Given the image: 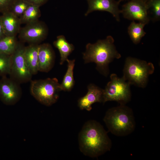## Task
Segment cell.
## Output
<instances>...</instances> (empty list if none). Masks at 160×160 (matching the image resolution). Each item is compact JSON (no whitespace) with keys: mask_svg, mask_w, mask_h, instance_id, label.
<instances>
[{"mask_svg":"<svg viewBox=\"0 0 160 160\" xmlns=\"http://www.w3.org/2000/svg\"><path fill=\"white\" fill-rule=\"evenodd\" d=\"M1 17L5 35L16 36L21 28L20 18L10 11L2 14Z\"/></svg>","mask_w":160,"mask_h":160,"instance_id":"obj_14","label":"cell"},{"mask_svg":"<svg viewBox=\"0 0 160 160\" xmlns=\"http://www.w3.org/2000/svg\"><path fill=\"white\" fill-rule=\"evenodd\" d=\"M55 55L51 45L48 43L39 44L38 52V71L48 72L53 67Z\"/></svg>","mask_w":160,"mask_h":160,"instance_id":"obj_12","label":"cell"},{"mask_svg":"<svg viewBox=\"0 0 160 160\" xmlns=\"http://www.w3.org/2000/svg\"><path fill=\"white\" fill-rule=\"evenodd\" d=\"M15 0H0V12L3 14L10 11Z\"/></svg>","mask_w":160,"mask_h":160,"instance_id":"obj_24","label":"cell"},{"mask_svg":"<svg viewBox=\"0 0 160 160\" xmlns=\"http://www.w3.org/2000/svg\"><path fill=\"white\" fill-rule=\"evenodd\" d=\"M11 63V55L0 53V76L3 77L9 75Z\"/></svg>","mask_w":160,"mask_h":160,"instance_id":"obj_21","label":"cell"},{"mask_svg":"<svg viewBox=\"0 0 160 160\" xmlns=\"http://www.w3.org/2000/svg\"><path fill=\"white\" fill-rule=\"evenodd\" d=\"M30 4L25 0H15L12 7L10 12L20 17Z\"/></svg>","mask_w":160,"mask_h":160,"instance_id":"obj_22","label":"cell"},{"mask_svg":"<svg viewBox=\"0 0 160 160\" xmlns=\"http://www.w3.org/2000/svg\"><path fill=\"white\" fill-rule=\"evenodd\" d=\"M145 24L139 22L136 23L133 21L128 28V33L132 42L135 44H137L142 38L145 36L146 33L144 28Z\"/></svg>","mask_w":160,"mask_h":160,"instance_id":"obj_18","label":"cell"},{"mask_svg":"<svg viewBox=\"0 0 160 160\" xmlns=\"http://www.w3.org/2000/svg\"><path fill=\"white\" fill-rule=\"evenodd\" d=\"M154 67L151 63L131 57L125 60L123 70V78L130 84L145 88L148 77L154 72Z\"/></svg>","mask_w":160,"mask_h":160,"instance_id":"obj_4","label":"cell"},{"mask_svg":"<svg viewBox=\"0 0 160 160\" xmlns=\"http://www.w3.org/2000/svg\"><path fill=\"white\" fill-rule=\"evenodd\" d=\"M88 91L84 96L78 101V105L80 109L90 111L92 105L95 103L103 102V89L93 84L87 86Z\"/></svg>","mask_w":160,"mask_h":160,"instance_id":"obj_13","label":"cell"},{"mask_svg":"<svg viewBox=\"0 0 160 160\" xmlns=\"http://www.w3.org/2000/svg\"><path fill=\"white\" fill-rule=\"evenodd\" d=\"M88 8L85 15L95 11H106L112 15L116 20H120L121 10L119 8L120 1L116 0H87Z\"/></svg>","mask_w":160,"mask_h":160,"instance_id":"obj_11","label":"cell"},{"mask_svg":"<svg viewBox=\"0 0 160 160\" xmlns=\"http://www.w3.org/2000/svg\"><path fill=\"white\" fill-rule=\"evenodd\" d=\"M108 131L116 136H126L135 130L136 123L132 109L119 105L109 109L103 118Z\"/></svg>","mask_w":160,"mask_h":160,"instance_id":"obj_3","label":"cell"},{"mask_svg":"<svg viewBox=\"0 0 160 160\" xmlns=\"http://www.w3.org/2000/svg\"><path fill=\"white\" fill-rule=\"evenodd\" d=\"M67 69L64 75L62 83L60 84L61 91L69 92L71 91L75 84L73 77V69L75 64V60L68 59Z\"/></svg>","mask_w":160,"mask_h":160,"instance_id":"obj_17","label":"cell"},{"mask_svg":"<svg viewBox=\"0 0 160 160\" xmlns=\"http://www.w3.org/2000/svg\"><path fill=\"white\" fill-rule=\"evenodd\" d=\"M114 42L113 38L108 36L105 39L99 40L95 43L87 44L83 54L84 63H95L97 70L107 77L109 73V64L114 59H119L121 57L116 49Z\"/></svg>","mask_w":160,"mask_h":160,"instance_id":"obj_2","label":"cell"},{"mask_svg":"<svg viewBox=\"0 0 160 160\" xmlns=\"http://www.w3.org/2000/svg\"><path fill=\"white\" fill-rule=\"evenodd\" d=\"M110 81L103 89V103L108 101H115L119 105H126L131 99L130 84L122 77L111 74Z\"/></svg>","mask_w":160,"mask_h":160,"instance_id":"obj_6","label":"cell"},{"mask_svg":"<svg viewBox=\"0 0 160 160\" xmlns=\"http://www.w3.org/2000/svg\"><path fill=\"white\" fill-rule=\"evenodd\" d=\"M18 42L16 36H4L0 39V53L11 55L15 49Z\"/></svg>","mask_w":160,"mask_h":160,"instance_id":"obj_20","label":"cell"},{"mask_svg":"<svg viewBox=\"0 0 160 160\" xmlns=\"http://www.w3.org/2000/svg\"><path fill=\"white\" fill-rule=\"evenodd\" d=\"M20 84L7 76L0 79V100L4 104L12 105L20 100L22 90Z\"/></svg>","mask_w":160,"mask_h":160,"instance_id":"obj_9","label":"cell"},{"mask_svg":"<svg viewBox=\"0 0 160 160\" xmlns=\"http://www.w3.org/2000/svg\"><path fill=\"white\" fill-rule=\"evenodd\" d=\"M53 44L59 52L60 57V64L62 65L68 59V57L74 49V47L73 44L69 43L63 35L57 36Z\"/></svg>","mask_w":160,"mask_h":160,"instance_id":"obj_16","label":"cell"},{"mask_svg":"<svg viewBox=\"0 0 160 160\" xmlns=\"http://www.w3.org/2000/svg\"><path fill=\"white\" fill-rule=\"evenodd\" d=\"M121 13L126 19L138 21L145 25L150 20L146 3L140 0H130L122 6Z\"/></svg>","mask_w":160,"mask_h":160,"instance_id":"obj_10","label":"cell"},{"mask_svg":"<svg viewBox=\"0 0 160 160\" xmlns=\"http://www.w3.org/2000/svg\"><path fill=\"white\" fill-rule=\"evenodd\" d=\"M147 7L151 11L153 21H159L160 19V0H148L146 2Z\"/></svg>","mask_w":160,"mask_h":160,"instance_id":"obj_23","label":"cell"},{"mask_svg":"<svg viewBox=\"0 0 160 160\" xmlns=\"http://www.w3.org/2000/svg\"><path fill=\"white\" fill-rule=\"evenodd\" d=\"M31 95L39 102L49 106L56 103L61 91L60 84L56 78H48L31 81Z\"/></svg>","mask_w":160,"mask_h":160,"instance_id":"obj_5","label":"cell"},{"mask_svg":"<svg viewBox=\"0 0 160 160\" xmlns=\"http://www.w3.org/2000/svg\"><path fill=\"white\" fill-rule=\"evenodd\" d=\"M120 1H122L124 0H119ZM140 0L143 1H144L145 3L148 0Z\"/></svg>","mask_w":160,"mask_h":160,"instance_id":"obj_27","label":"cell"},{"mask_svg":"<svg viewBox=\"0 0 160 160\" xmlns=\"http://www.w3.org/2000/svg\"><path fill=\"white\" fill-rule=\"evenodd\" d=\"M39 44H30L25 47L24 50L25 58L32 75L36 74L38 71V52Z\"/></svg>","mask_w":160,"mask_h":160,"instance_id":"obj_15","label":"cell"},{"mask_svg":"<svg viewBox=\"0 0 160 160\" xmlns=\"http://www.w3.org/2000/svg\"><path fill=\"white\" fill-rule=\"evenodd\" d=\"M0 16V39L5 36Z\"/></svg>","mask_w":160,"mask_h":160,"instance_id":"obj_26","label":"cell"},{"mask_svg":"<svg viewBox=\"0 0 160 160\" xmlns=\"http://www.w3.org/2000/svg\"><path fill=\"white\" fill-rule=\"evenodd\" d=\"M29 4L39 7L46 3L49 0H25Z\"/></svg>","mask_w":160,"mask_h":160,"instance_id":"obj_25","label":"cell"},{"mask_svg":"<svg viewBox=\"0 0 160 160\" xmlns=\"http://www.w3.org/2000/svg\"><path fill=\"white\" fill-rule=\"evenodd\" d=\"M39 7L30 4L20 17L21 24H27L39 20L41 12Z\"/></svg>","mask_w":160,"mask_h":160,"instance_id":"obj_19","label":"cell"},{"mask_svg":"<svg viewBox=\"0 0 160 160\" xmlns=\"http://www.w3.org/2000/svg\"><path fill=\"white\" fill-rule=\"evenodd\" d=\"M48 33L47 25L38 20L25 24L21 28L18 34L19 38L22 42L39 44L46 39Z\"/></svg>","mask_w":160,"mask_h":160,"instance_id":"obj_8","label":"cell"},{"mask_svg":"<svg viewBox=\"0 0 160 160\" xmlns=\"http://www.w3.org/2000/svg\"><path fill=\"white\" fill-rule=\"evenodd\" d=\"M25 47L22 42H18L15 49L11 55V63L9 75L10 78L20 84L31 81L33 76L25 58Z\"/></svg>","mask_w":160,"mask_h":160,"instance_id":"obj_7","label":"cell"},{"mask_svg":"<svg viewBox=\"0 0 160 160\" xmlns=\"http://www.w3.org/2000/svg\"><path fill=\"white\" fill-rule=\"evenodd\" d=\"M79 149L84 155L97 158L109 151L112 143L107 132L98 122L90 120L83 125L78 136Z\"/></svg>","mask_w":160,"mask_h":160,"instance_id":"obj_1","label":"cell"}]
</instances>
